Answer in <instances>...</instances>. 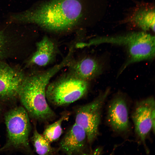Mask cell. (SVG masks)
I'll use <instances>...</instances> for the list:
<instances>
[{"instance_id": "cell-6", "label": "cell", "mask_w": 155, "mask_h": 155, "mask_svg": "<svg viewBox=\"0 0 155 155\" xmlns=\"http://www.w3.org/2000/svg\"><path fill=\"white\" fill-rule=\"evenodd\" d=\"M109 92L106 90L92 101L79 106L75 111V123L84 130L90 145L98 135L102 108Z\"/></svg>"}, {"instance_id": "cell-8", "label": "cell", "mask_w": 155, "mask_h": 155, "mask_svg": "<svg viewBox=\"0 0 155 155\" xmlns=\"http://www.w3.org/2000/svg\"><path fill=\"white\" fill-rule=\"evenodd\" d=\"M154 108V99L152 97H149L137 102L132 113L135 133L144 144L152 129L151 115Z\"/></svg>"}, {"instance_id": "cell-15", "label": "cell", "mask_w": 155, "mask_h": 155, "mask_svg": "<svg viewBox=\"0 0 155 155\" xmlns=\"http://www.w3.org/2000/svg\"><path fill=\"white\" fill-rule=\"evenodd\" d=\"M69 117V114L64 113L59 119L48 125L45 128L42 135L49 142H55L60 137L63 132L62 123L67 119Z\"/></svg>"}, {"instance_id": "cell-12", "label": "cell", "mask_w": 155, "mask_h": 155, "mask_svg": "<svg viewBox=\"0 0 155 155\" xmlns=\"http://www.w3.org/2000/svg\"><path fill=\"white\" fill-rule=\"evenodd\" d=\"M36 50L29 60L28 64L45 66L54 60L57 53L56 45L52 39L45 36L37 43Z\"/></svg>"}, {"instance_id": "cell-13", "label": "cell", "mask_w": 155, "mask_h": 155, "mask_svg": "<svg viewBox=\"0 0 155 155\" xmlns=\"http://www.w3.org/2000/svg\"><path fill=\"white\" fill-rule=\"evenodd\" d=\"M128 22L144 31H155V10L146 4L137 6L128 19Z\"/></svg>"}, {"instance_id": "cell-16", "label": "cell", "mask_w": 155, "mask_h": 155, "mask_svg": "<svg viewBox=\"0 0 155 155\" xmlns=\"http://www.w3.org/2000/svg\"><path fill=\"white\" fill-rule=\"evenodd\" d=\"M4 40V36L1 31H0V58L3 54Z\"/></svg>"}, {"instance_id": "cell-11", "label": "cell", "mask_w": 155, "mask_h": 155, "mask_svg": "<svg viewBox=\"0 0 155 155\" xmlns=\"http://www.w3.org/2000/svg\"><path fill=\"white\" fill-rule=\"evenodd\" d=\"M67 66L69 73L87 81L100 75L102 69V65L97 59L88 56L72 58Z\"/></svg>"}, {"instance_id": "cell-7", "label": "cell", "mask_w": 155, "mask_h": 155, "mask_svg": "<svg viewBox=\"0 0 155 155\" xmlns=\"http://www.w3.org/2000/svg\"><path fill=\"white\" fill-rule=\"evenodd\" d=\"M22 73L3 63H0V102L14 101L25 78Z\"/></svg>"}, {"instance_id": "cell-18", "label": "cell", "mask_w": 155, "mask_h": 155, "mask_svg": "<svg viewBox=\"0 0 155 155\" xmlns=\"http://www.w3.org/2000/svg\"><path fill=\"white\" fill-rule=\"evenodd\" d=\"M2 112V107L0 102V117L1 116V115Z\"/></svg>"}, {"instance_id": "cell-5", "label": "cell", "mask_w": 155, "mask_h": 155, "mask_svg": "<svg viewBox=\"0 0 155 155\" xmlns=\"http://www.w3.org/2000/svg\"><path fill=\"white\" fill-rule=\"evenodd\" d=\"M89 89L88 81L69 72L49 82L46 90L48 102L53 106L67 105L84 97Z\"/></svg>"}, {"instance_id": "cell-1", "label": "cell", "mask_w": 155, "mask_h": 155, "mask_svg": "<svg viewBox=\"0 0 155 155\" xmlns=\"http://www.w3.org/2000/svg\"><path fill=\"white\" fill-rule=\"evenodd\" d=\"M82 0H49L33 9L12 16L13 21L33 23L54 32L69 31L84 17Z\"/></svg>"}, {"instance_id": "cell-17", "label": "cell", "mask_w": 155, "mask_h": 155, "mask_svg": "<svg viewBox=\"0 0 155 155\" xmlns=\"http://www.w3.org/2000/svg\"><path fill=\"white\" fill-rule=\"evenodd\" d=\"M155 108L152 111L151 115V119L152 124V130L153 132L154 133L155 132Z\"/></svg>"}, {"instance_id": "cell-10", "label": "cell", "mask_w": 155, "mask_h": 155, "mask_svg": "<svg viewBox=\"0 0 155 155\" xmlns=\"http://www.w3.org/2000/svg\"><path fill=\"white\" fill-rule=\"evenodd\" d=\"M107 122L112 129L119 133L125 132L129 127L127 103L122 96H117L111 101L108 106Z\"/></svg>"}, {"instance_id": "cell-4", "label": "cell", "mask_w": 155, "mask_h": 155, "mask_svg": "<svg viewBox=\"0 0 155 155\" xmlns=\"http://www.w3.org/2000/svg\"><path fill=\"white\" fill-rule=\"evenodd\" d=\"M29 116L21 106L14 107L5 113L7 139L5 144L0 148V152L14 150L31 153L29 140L30 129Z\"/></svg>"}, {"instance_id": "cell-2", "label": "cell", "mask_w": 155, "mask_h": 155, "mask_svg": "<svg viewBox=\"0 0 155 155\" xmlns=\"http://www.w3.org/2000/svg\"><path fill=\"white\" fill-rule=\"evenodd\" d=\"M68 62L65 57L59 63L46 70L25 78L18 98L29 116L33 119L47 122L56 118V113L47 101L46 90L52 78L66 66Z\"/></svg>"}, {"instance_id": "cell-3", "label": "cell", "mask_w": 155, "mask_h": 155, "mask_svg": "<svg viewBox=\"0 0 155 155\" xmlns=\"http://www.w3.org/2000/svg\"><path fill=\"white\" fill-rule=\"evenodd\" d=\"M106 43L125 47L127 59L122 68L121 71L131 64L151 59L155 56V37L144 32L98 37L90 40L87 45L89 46Z\"/></svg>"}, {"instance_id": "cell-14", "label": "cell", "mask_w": 155, "mask_h": 155, "mask_svg": "<svg viewBox=\"0 0 155 155\" xmlns=\"http://www.w3.org/2000/svg\"><path fill=\"white\" fill-rule=\"evenodd\" d=\"M32 141L35 152L40 155H53L59 151L53 147L50 143L42 135L40 134L35 129L32 137Z\"/></svg>"}, {"instance_id": "cell-9", "label": "cell", "mask_w": 155, "mask_h": 155, "mask_svg": "<svg viewBox=\"0 0 155 155\" xmlns=\"http://www.w3.org/2000/svg\"><path fill=\"white\" fill-rule=\"evenodd\" d=\"M88 143L85 131L75 123L61 140L58 150L67 155L86 154Z\"/></svg>"}]
</instances>
